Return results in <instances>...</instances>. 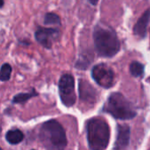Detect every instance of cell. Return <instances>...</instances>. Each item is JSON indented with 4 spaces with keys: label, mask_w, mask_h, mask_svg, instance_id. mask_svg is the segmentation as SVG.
I'll use <instances>...</instances> for the list:
<instances>
[{
    "label": "cell",
    "mask_w": 150,
    "mask_h": 150,
    "mask_svg": "<svg viewBox=\"0 0 150 150\" xmlns=\"http://www.w3.org/2000/svg\"><path fill=\"white\" fill-rule=\"evenodd\" d=\"M96 51L101 57L112 58L120 49V42L115 31L108 26L97 25L93 31Z\"/></svg>",
    "instance_id": "cell-1"
},
{
    "label": "cell",
    "mask_w": 150,
    "mask_h": 150,
    "mask_svg": "<svg viewBox=\"0 0 150 150\" xmlns=\"http://www.w3.org/2000/svg\"><path fill=\"white\" fill-rule=\"evenodd\" d=\"M40 141L47 149H63L67 146V137L63 127L55 120L46 121L40 129Z\"/></svg>",
    "instance_id": "cell-2"
},
{
    "label": "cell",
    "mask_w": 150,
    "mask_h": 150,
    "mask_svg": "<svg viewBox=\"0 0 150 150\" xmlns=\"http://www.w3.org/2000/svg\"><path fill=\"white\" fill-rule=\"evenodd\" d=\"M86 135L91 149H105L110 142V127L101 118H92L86 122Z\"/></svg>",
    "instance_id": "cell-3"
},
{
    "label": "cell",
    "mask_w": 150,
    "mask_h": 150,
    "mask_svg": "<svg viewBox=\"0 0 150 150\" xmlns=\"http://www.w3.org/2000/svg\"><path fill=\"white\" fill-rule=\"evenodd\" d=\"M104 111L120 120H132L137 115L134 105L119 92H114L110 95L104 106Z\"/></svg>",
    "instance_id": "cell-4"
},
{
    "label": "cell",
    "mask_w": 150,
    "mask_h": 150,
    "mask_svg": "<svg viewBox=\"0 0 150 150\" xmlns=\"http://www.w3.org/2000/svg\"><path fill=\"white\" fill-rule=\"evenodd\" d=\"M59 95L62 103L67 106H73L76 101L75 90V79L70 74H64L59 81Z\"/></svg>",
    "instance_id": "cell-5"
},
{
    "label": "cell",
    "mask_w": 150,
    "mask_h": 150,
    "mask_svg": "<svg viewBox=\"0 0 150 150\" xmlns=\"http://www.w3.org/2000/svg\"><path fill=\"white\" fill-rule=\"evenodd\" d=\"M91 76L103 88L109 89L114 84V72L112 69L105 63L95 65L91 69Z\"/></svg>",
    "instance_id": "cell-6"
},
{
    "label": "cell",
    "mask_w": 150,
    "mask_h": 150,
    "mask_svg": "<svg viewBox=\"0 0 150 150\" xmlns=\"http://www.w3.org/2000/svg\"><path fill=\"white\" fill-rule=\"evenodd\" d=\"M36 40L44 47L49 49L52 47L53 42L59 36V30L56 28L40 27L34 33Z\"/></svg>",
    "instance_id": "cell-7"
},
{
    "label": "cell",
    "mask_w": 150,
    "mask_h": 150,
    "mask_svg": "<svg viewBox=\"0 0 150 150\" xmlns=\"http://www.w3.org/2000/svg\"><path fill=\"white\" fill-rule=\"evenodd\" d=\"M79 98L87 104H95L98 98V92L93 86L86 80H79Z\"/></svg>",
    "instance_id": "cell-8"
},
{
    "label": "cell",
    "mask_w": 150,
    "mask_h": 150,
    "mask_svg": "<svg viewBox=\"0 0 150 150\" xmlns=\"http://www.w3.org/2000/svg\"><path fill=\"white\" fill-rule=\"evenodd\" d=\"M130 142V127L127 125L117 126V137L113 149H127Z\"/></svg>",
    "instance_id": "cell-9"
},
{
    "label": "cell",
    "mask_w": 150,
    "mask_h": 150,
    "mask_svg": "<svg viewBox=\"0 0 150 150\" xmlns=\"http://www.w3.org/2000/svg\"><path fill=\"white\" fill-rule=\"evenodd\" d=\"M150 21V8L144 11V13L139 18L138 21L136 22V24L134 25V28H133V31H134V33L142 38V39H144L147 35V27H148V25Z\"/></svg>",
    "instance_id": "cell-10"
},
{
    "label": "cell",
    "mask_w": 150,
    "mask_h": 150,
    "mask_svg": "<svg viewBox=\"0 0 150 150\" xmlns=\"http://www.w3.org/2000/svg\"><path fill=\"white\" fill-rule=\"evenodd\" d=\"M5 139L11 145H17L24 140V134L18 129H11L6 133Z\"/></svg>",
    "instance_id": "cell-11"
},
{
    "label": "cell",
    "mask_w": 150,
    "mask_h": 150,
    "mask_svg": "<svg viewBox=\"0 0 150 150\" xmlns=\"http://www.w3.org/2000/svg\"><path fill=\"white\" fill-rule=\"evenodd\" d=\"M38 96V93L36 92L35 90H32L31 92H26V93H18V95L14 96L12 98V103L14 104H25L27 102L29 99H31L33 97Z\"/></svg>",
    "instance_id": "cell-12"
},
{
    "label": "cell",
    "mask_w": 150,
    "mask_h": 150,
    "mask_svg": "<svg viewBox=\"0 0 150 150\" xmlns=\"http://www.w3.org/2000/svg\"><path fill=\"white\" fill-rule=\"evenodd\" d=\"M144 65L139 62H133L131 64H130V67H129V70H130V73L134 77H141L143 76L144 74Z\"/></svg>",
    "instance_id": "cell-13"
},
{
    "label": "cell",
    "mask_w": 150,
    "mask_h": 150,
    "mask_svg": "<svg viewBox=\"0 0 150 150\" xmlns=\"http://www.w3.org/2000/svg\"><path fill=\"white\" fill-rule=\"evenodd\" d=\"M44 24L45 25H61L60 17L53 12H48L44 17Z\"/></svg>",
    "instance_id": "cell-14"
},
{
    "label": "cell",
    "mask_w": 150,
    "mask_h": 150,
    "mask_svg": "<svg viewBox=\"0 0 150 150\" xmlns=\"http://www.w3.org/2000/svg\"><path fill=\"white\" fill-rule=\"evenodd\" d=\"M11 74V67L9 63H4L1 67L0 79L2 82H6L10 79Z\"/></svg>",
    "instance_id": "cell-15"
},
{
    "label": "cell",
    "mask_w": 150,
    "mask_h": 150,
    "mask_svg": "<svg viewBox=\"0 0 150 150\" xmlns=\"http://www.w3.org/2000/svg\"><path fill=\"white\" fill-rule=\"evenodd\" d=\"M88 2H89L90 4H93V5H96V4H98V0H88Z\"/></svg>",
    "instance_id": "cell-16"
}]
</instances>
